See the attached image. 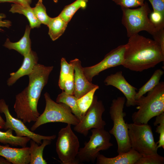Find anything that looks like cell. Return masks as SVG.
<instances>
[{
	"mask_svg": "<svg viewBox=\"0 0 164 164\" xmlns=\"http://www.w3.org/2000/svg\"><path fill=\"white\" fill-rule=\"evenodd\" d=\"M74 72V70H72L66 78L63 91L67 94L71 95H74L75 90Z\"/></svg>",
	"mask_w": 164,
	"mask_h": 164,
	"instance_id": "cell-32",
	"label": "cell"
},
{
	"mask_svg": "<svg viewBox=\"0 0 164 164\" xmlns=\"http://www.w3.org/2000/svg\"><path fill=\"white\" fill-rule=\"evenodd\" d=\"M0 112L4 113L6 118L3 129L6 130L8 129L12 130L15 132L16 136L28 137L38 145L41 144L42 141L44 139L52 140L56 137L55 135H43L30 130L23 121L12 116L9 111L8 105L3 99H0Z\"/></svg>",
	"mask_w": 164,
	"mask_h": 164,
	"instance_id": "cell-11",
	"label": "cell"
},
{
	"mask_svg": "<svg viewBox=\"0 0 164 164\" xmlns=\"http://www.w3.org/2000/svg\"><path fill=\"white\" fill-rule=\"evenodd\" d=\"M154 123V126L159 125L156 128V132L159 134V139L156 143L158 149L162 147L164 149V112L157 116Z\"/></svg>",
	"mask_w": 164,
	"mask_h": 164,
	"instance_id": "cell-29",
	"label": "cell"
},
{
	"mask_svg": "<svg viewBox=\"0 0 164 164\" xmlns=\"http://www.w3.org/2000/svg\"><path fill=\"white\" fill-rule=\"evenodd\" d=\"M156 29L152 35L155 41L164 52V26L156 27Z\"/></svg>",
	"mask_w": 164,
	"mask_h": 164,
	"instance_id": "cell-33",
	"label": "cell"
},
{
	"mask_svg": "<svg viewBox=\"0 0 164 164\" xmlns=\"http://www.w3.org/2000/svg\"><path fill=\"white\" fill-rule=\"evenodd\" d=\"M32 9L36 17L41 24L47 26L51 18L47 15L42 0H39L35 7Z\"/></svg>",
	"mask_w": 164,
	"mask_h": 164,
	"instance_id": "cell-27",
	"label": "cell"
},
{
	"mask_svg": "<svg viewBox=\"0 0 164 164\" xmlns=\"http://www.w3.org/2000/svg\"><path fill=\"white\" fill-rule=\"evenodd\" d=\"M80 149L77 137L67 124L59 131L56 143V151L63 164H77L76 157Z\"/></svg>",
	"mask_w": 164,
	"mask_h": 164,
	"instance_id": "cell-9",
	"label": "cell"
},
{
	"mask_svg": "<svg viewBox=\"0 0 164 164\" xmlns=\"http://www.w3.org/2000/svg\"><path fill=\"white\" fill-rule=\"evenodd\" d=\"M0 156L13 164H29L30 160V148H14L9 144L0 145Z\"/></svg>",
	"mask_w": 164,
	"mask_h": 164,
	"instance_id": "cell-15",
	"label": "cell"
},
{
	"mask_svg": "<svg viewBox=\"0 0 164 164\" xmlns=\"http://www.w3.org/2000/svg\"><path fill=\"white\" fill-rule=\"evenodd\" d=\"M53 68L37 64L28 75V86L16 95L14 108L17 118L24 123L35 122L40 115L37 109L38 101Z\"/></svg>",
	"mask_w": 164,
	"mask_h": 164,
	"instance_id": "cell-1",
	"label": "cell"
},
{
	"mask_svg": "<svg viewBox=\"0 0 164 164\" xmlns=\"http://www.w3.org/2000/svg\"><path fill=\"white\" fill-rule=\"evenodd\" d=\"M164 73L163 71L161 69L155 70L149 80L137 92L135 96V100H137L143 96L157 85L160 82V80Z\"/></svg>",
	"mask_w": 164,
	"mask_h": 164,
	"instance_id": "cell-24",
	"label": "cell"
},
{
	"mask_svg": "<svg viewBox=\"0 0 164 164\" xmlns=\"http://www.w3.org/2000/svg\"><path fill=\"white\" fill-rule=\"evenodd\" d=\"M5 2H12L14 4H19L17 0H0V3Z\"/></svg>",
	"mask_w": 164,
	"mask_h": 164,
	"instance_id": "cell-39",
	"label": "cell"
},
{
	"mask_svg": "<svg viewBox=\"0 0 164 164\" xmlns=\"http://www.w3.org/2000/svg\"><path fill=\"white\" fill-rule=\"evenodd\" d=\"M88 141L79 149L76 157L77 164L83 162L94 163L101 151L108 149L113 145L110 142L111 136L104 128H93Z\"/></svg>",
	"mask_w": 164,
	"mask_h": 164,
	"instance_id": "cell-8",
	"label": "cell"
},
{
	"mask_svg": "<svg viewBox=\"0 0 164 164\" xmlns=\"http://www.w3.org/2000/svg\"><path fill=\"white\" fill-rule=\"evenodd\" d=\"M99 88L97 86L87 94L77 99V103L83 117L91 105L96 91Z\"/></svg>",
	"mask_w": 164,
	"mask_h": 164,
	"instance_id": "cell-26",
	"label": "cell"
},
{
	"mask_svg": "<svg viewBox=\"0 0 164 164\" xmlns=\"http://www.w3.org/2000/svg\"><path fill=\"white\" fill-rule=\"evenodd\" d=\"M137 111L132 114L134 123L147 124L152 118L164 112V82H160L148 92L136 100Z\"/></svg>",
	"mask_w": 164,
	"mask_h": 164,
	"instance_id": "cell-3",
	"label": "cell"
},
{
	"mask_svg": "<svg viewBox=\"0 0 164 164\" xmlns=\"http://www.w3.org/2000/svg\"><path fill=\"white\" fill-rule=\"evenodd\" d=\"M121 9V22L126 29L128 37L142 31H146L152 35L154 33L156 28L148 17L151 11L146 2L137 9L124 7Z\"/></svg>",
	"mask_w": 164,
	"mask_h": 164,
	"instance_id": "cell-6",
	"label": "cell"
},
{
	"mask_svg": "<svg viewBox=\"0 0 164 164\" xmlns=\"http://www.w3.org/2000/svg\"><path fill=\"white\" fill-rule=\"evenodd\" d=\"M10 162L4 157L0 156V164H11Z\"/></svg>",
	"mask_w": 164,
	"mask_h": 164,
	"instance_id": "cell-38",
	"label": "cell"
},
{
	"mask_svg": "<svg viewBox=\"0 0 164 164\" xmlns=\"http://www.w3.org/2000/svg\"><path fill=\"white\" fill-rule=\"evenodd\" d=\"M68 23L59 15L51 18L47 26L49 28L48 34L53 41L56 40L63 35Z\"/></svg>",
	"mask_w": 164,
	"mask_h": 164,
	"instance_id": "cell-21",
	"label": "cell"
},
{
	"mask_svg": "<svg viewBox=\"0 0 164 164\" xmlns=\"http://www.w3.org/2000/svg\"><path fill=\"white\" fill-rule=\"evenodd\" d=\"M104 82L107 86H112L122 92L126 99V106L127 107L136 105L135 96L137 90L129 84L126 80L121 71L108 76Z\"/></svg>",
	"mask_w": 164,
	"mask_h": 164,
	"instance_id": "cell-13",
	"label": "cell"
},
{
	"mask_svg": "<svg viewBox=\"0 0 164 164\" xmlns=\"http://www.w3.org/2000/svg\"><path fill=\"white\" fill-rule=\"evenodd\" d=\"M74 70L73 65L72 63H68L64 58H62L61 61V70L59 81L60 88L63 90L66 79L71 72Z\"/></svg>",
	"mask_w": 164,
	"mask_h": 164,
	"instance_id": "cell-28",
	"label": "cell"
},
{
	"mask_svg": "<svg viewBox=\"0 0 164 164\" xmlns=\"http://www.w3.org/2000/svg\"><path fill=\"white\" fill-rule=\"evenodd\" d=\"M127 124L131 149L142 156L157 153V144L149 125L134 123Z\"/></svg>",
	"mask_w": 164,
	"mask_h": 164,
	"instance_id": "cell-7",
	"label": "cell"
},
{
	"mask_svg": "<svg viewBox=\"0 0 164 164\" xmlns=\"http://www.w3.org/2000/svg\"><path fill=\"white\" fill-rule=\"evenodd\" d=\"M9 11L12 13H18L25 15L29 21L31 29L38 28L40 26L41 23L37 19L30 6L14 3L12 4Z\"/></svg>",
	"mask_w": 164,
	"mask_h": 164,
	"instance_id": "cell-20",
	"label": "cell"
},
{
	"mask_svg": "<svg viewBox=\"0 0 164 164\" xmlns=\"http://www.w3.org/2000/svg\"><path fill=\"white\" fill-rule=\"evenodd\" d=\"M125 98L119 97L114 99L110 107L109 113L113 123L112 128L109 133L115 138L117 145L118 154L124 153L131 149L128 135L127 123H125L124 118L126 115L123 112Z\"/></svg>",
	"mask_w": 164,
	"mask_h": 164,
	"instance_id": "cell-4",
	"label": "cell"
},
{
	"mask_svg": "<svg viewBox=\"0 0 164 164\" xmlns=\"http://www.w3.org/2000/svg\"><path fill=\"white\" fill-rule=\"evenodd\" d=\"M150 13L149 19L155 27L164 26V15L154 11Z\"/></svg>",
	"mask_w": 164,
	"mask_h": 164,
	"instance_id": "cell-34",
	"label": "cell"
},
{
	"mask_svg": "<svg viewBox=\"0 0 164 164\" xmlns=\"http://www.w3.org/2000/svg\"><path fill=\"white\" fill-rule=\"evenodd\" d=\"M31 29L30 26L27 25L23 36L18 41L12 42L8 38L3 46L9 50H15L25 56L32 50L31 42L29 37Z\"/></svg>",
	"mask_w": 164,
	"mask_h": 164,
	"instance_id": "cell-18",
	"label": "cell"
},
{
	"mask_svg": "<svg viewBox=\"0 0 164 164\" xmlns=\"http://www.w3.org/2000/svg\"><path fill=\"white\" fill-rule=\"evenodd\" d=\"M24 57L23 61L20 68L16 72L10 73V77L7 80L8 86H12L22 77L28 75L31 73L36 65L38 63L37 54L32 50Z\"/></svg>",
	"mask_w": 164,
	"mask_h": 164,
	"instance_id": "cell-16",
	"label": "cell"
},
{
	"mask_svg": "<svg viewBox=\"0 0 164 164\" xmlns=\"http://www.w3.org/2000/svg\"><path fill=\"white\" fill-rule=\"evenodd\" d=\"M6 17V15L4 13H0V32H2L4 30L2 28L6 27L9 28L12 26V22L10 20L3 19Z\"/></svg>",
	"mask_w": 164,
	"mask_h": 164,
	"instance_id": "cell-36",
	"label": "cell"
},
{
	"mask_svg": "<svg viewBox=\"0 0 164 164\" xmlns=\"http://www.w3.org/2000/svg\"><path fill=\"white\" fill-rule=\"evenodd\" d=\"M78 99L74 95L69 94L63 91L58 95L56 102L63 103L68 106L72 113L80 121L83 117L77 103Z\"/></svg>",
	"mask_w": 164,
	"mask_h": 164,
	"instance_id": "cell-23",
	"label": "cell"
},
{
	"mask_svg": "<svg viewBox=\"0 0 164 164\" xmlns=\"http://www.w3.org/2000/svg\"><path fill=\"white\" fill-rule=\"evenodd\" d=\"M105 110L102 101H98L94 95L91 105L78 123L74 126L73 130L86 136L92 129L104 128L106 123L102 115Z\"/></svg>",
	"mask_w": 164,
	"mask_h": 164,
	"instance_id": "cell-10",
	"label": "cell"
},
{
	"mask_svg": "<svg viewBox=\"0 0 164 164\" xmlns=\"http://www.w3.org/2000/svg\"><path fill=\"white\" fill-rule=\"evenodd\" d=\"M151 4L153 11L164 15V0H148Z\"/></svg>",
	"mask_w": 164,
	"mask_h": 164,
	"instance_id": "cell-35",
	"label": "cell"
},
{
	"mask_svg": "<svg viewBox=\"0 0 164 164\" xmlns=\"http://www.w3.org/2000/svg\"><path fill=\"white\" fill-rule=\"evenodd\" d=\"M53 1L54 2L57 3L58 2V0H53Z\"/></svg>",
	"mask_w": 164,
	"mask_h": 164,
	"instance_id": "cell-41",
	"label": "cell"
},
{
	"mask_svg": "<svg viewBox=\"0 0 164 164\" xmlns=\"http://www.w3.org/2000/svg\"><path fill=\"white\" fill-rule=\"evenodd\" d=\"M142 156L131 149L129 151L118 154L114 157L108 158L99 154L97 157V164H135Z\"/></svg>",
	"mask_w": 164,
	"mask_h": 164,
	"instance_id": "cell-17",
	"label": "cell"
},
{
	"mask_svg": "<svg viewBox=\"0 0 164 164\" xmlns=\"http://www.w3.org/2000/svg\"><path fill=\"white\" fill-rule=\"evenodd\" d=\"M164 157L158 153L142 156L135 164H163Z\"/></svg>",
	"mask_w": 164,
	"mask_h": 164,
	"instance_id": "cell-30",
	"label": "cell"
},
{
	"mask_svg": "<svg viewBox=\"0 0 164 164\" xmlns=\"http://www.w3.org/2000/svg\"><path fill=\"white\" fill-rule=\"evenodd\" d=\"M19 4L23 5L30 6L32 0H17Z\"/></svg>",
	"mask_w": 164,
	"mask_h": 164,
	"instance_id": "cell-37",
	"label": "cell"
},
{
	"mask_svg": "<svg viewBox=\"0 0 164 164\" xmlns=\"http://www.w3.org/2000/svg\"><path fill=\"white\" fill-rule=\"evenodd\" d=\"M122 66L142 72L154 67L164 60V52L154 40L137 34L129 37Z\"/></svg>",
	"mask_w": 164,
	"mask_h": 164,
	"instance_id": "cell-2",
	"label": "cell"
},
{
	"mask_svg": "<svg viewBox=\"0 0 164 164\" xmlns=\"http://www.w3.org/2000/svg\"><path fill=\"white\" fill-rule=\"evenodd\" d=\"M88 0H76L65 6L59 15L67 23L70 20L76 12L80 8L85 9Z\"/></svg>",
	"mask_w": 164,
	"mask_h": 164,
	"instance_id": "cell-25",
	"label": "cell"
},
{
	"mask_svg": "<svg viewBox=\"0 0 164 164\" xmlns=\"http://www.w3.org/2000/svg\"><path fill=\"white\" fill-rule=\"evenodd\" d=\"M46 106L43 112L40 114L31 128L32 132L41 125L50 122H59L76 125L79 120L72 113L70 108L66 104L55 102L49 94H44Z\"/></svg>",
	"mask_w": 164,
	"mask_h": 164,
	"instance_id": "cell-5",
	"label": "cell"
},
{
	"mask_svg": "<svg viewBox=\"0 0 164 164\" xmlns=\"http://www.w3.org/2000/svg\"><path fill=\"white\" fill-rule=\"evenodd\" d=\"M125 49V44L120 45L106 54L99 63L91 67H83L84 73L87 79L92 82L93 77L101 71L111 67L122 65Z\"/></svg>",
	"mask_w": 164,
	"mask_h": 164,
	"instance_id": "cell-12",
	"label": "cell"
},
{
	"mask_svg": "<svg viewBox=\"0 0 164 164\" xmlns=\"http://www.w3.org/2000/svg\"><path fill=\"white\" fill-rule=\"evenodd\" d=\"M13 130L8 129L5 132L0 131V142L13 146L26 147L31 139L26 137H18L12 134Z\"/></svg>",
	"mask_w": 164,
	"mask_h": 164,
	"instance_id": "cell-22",
	"label": "cell"
},
{
	"mask_svg": "<svg viewBox=\"0 0 164 164\" xmlns=\"http://www.w3.org/2000/svg\"><path fill=\"white\" fill-rule=\"evenodd\" d=\"M117 5L121 7L129 8L136 7L142 5L145 0H112Z\"/></svg>",
	"mask_w": 164,
	"mask_h": 164,
	"instance_id": "cell-31",
	"label": "cell"
},
{
	"mask_svg": "<svg viewBox=\"0 0 164 164\" xmlns=\"http://www.w3.org/2000/svg\"><path fill=\"white\" fill-rule=\"evenodd\" d=\"M70 62L73 65L74 71L75 90L73 95L78 99L98 85L93 84L87 79L80 60L76 58L71 60Z\"/></svg>",
	"mask_w": 164,
	"mask_h": 164,
	"instance_id": "cell-14",
	"label": "cell"
},
{
	"mask_svg": "<svg viewBox=\"0 0 164 164\" xmlns=\"http://www.w3.org/2000/svg\"><path fill=\"white\" fill-rule=\"evenodd\" d=\"M5 121L0 115V129H3Z\"/></svg>",
	"mask_w": 164,
	"mask_h": 164,
	"instance_id": "cell-40",
	"label": "cell"
},
{
	"mask_svg": "<svg viewBox=\"0 0 164 164\" xmlns=\"http://www.w3.org/2000/svg\"><path fill=\"white\" fill-rule=\"evenodd\" d=\"M52 140L44 139L40 145L31 139L30 140V164H46L47 162L43 157V154L45 147L51 144Z\"/></svg>",
	"mask_w": 164,
	"mask_h": 164,
	"instance_id": "cell-19",
	"label": "cell"
}]
</instances>
